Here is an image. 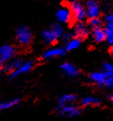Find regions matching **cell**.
<instances>
[{"mask_svg":"<svg viewBox=\"0 0 113 121\" xmlns=\"http://www.w3.org/2000/svg\"><path fill=\"white\" fill-rule=\"evenodd\" d=\"M69 9L73 14V17L74 20L78 21H82L86 19L87 11L85 7L78 1H73L69 4Z\"/></svg>","mask_w":113,"mask_h":121,"instance_id":"cell-1","label":"cell"},{"mask_svg":"<svg viewBox=\"0 0 113 121\" xmlns=\"http://www.w3.org/2000/svg\"><path fill=\"white\" fill-rule=\"evenodd\" d=\"M16 37L18 42L22 45H27L32 41V33L26 26H21L17 29Z\"/></svg>","mask_w":113,"mask_h":121,"instance_id":"cell-2","label":"cell"},{"mask_svg":"<svg viewBox=\"0 0 113 121\" xmlns=\"http://www.w3.org/2000/svg\"><path fill=\"white\" fill-rule=\"evenodd\" d=\"M57 110H58V113L61 116H65L67 118H73V117L79 116L81 113V110L80 108L76 107L73 104L62 108H58Z\"/></svg>","mask_w":113,"mask_h":121,"instance_id":"cell-3","label":"cell"},{"mask_svg":"<svg viewBox=\"0 0 113 121\" xmlns=\"http://www.w3.org/2000/svg\"><path fill=\"white\" fill-rule=\"evenodd\" d=\"M16 50L12 45H3L0 48V58L3 61H9L14 57Z\"/></svg>","mask_w":113,"mask_h":121,"instance_id":"cell-4","label":"cell"},{"mask_svg":"<svg viewBox=\"0 0 113 121\" xmlns=\"http://www.w3.org/2000/svg\"><path fill=\"white\" fill-rule=\"evenodd\" d=\"M86 7H87V15L90 17V19L92 18H97L100 14V8L99 5L97 4V3L95 0H87L86 3Z\"/></svg>","mask_w":113,"mask_h":121,"instance_id":"cell-5","label":"cell"},{"mask_svg":"<svg viewBox=\"0 0 113 121\" xmlns=\"http://www.w3.org/2000/svg\"><path fill=\"white\" fill-rule=\"evenodd\" d=\"M56 15L57 20L59 22H63V23H68L73 19V14L71 13L70 9L67 7H64V8L59 9L56 12Z\"/></svg>","mask_w":113,"mask_h":121,"instance_id":"cell-6","label":"cell"},{"mask_svg":"<svg viewBox=\"0 0 113 121\" xmlns=\"http://www.w3.org/2000/svg\"><path fill=\"white\" fill-rule=\"evenodd\" d=\"M76 100V95L73 94H65L61 95L58 99H57V109L58 108H62L65 106H68V105H72L73 102Z\"/></svg>","mask_w":113,"mask_h":121,"instance_id":"cell-7","label":"cell"},{"mask_svg":"<svg viewBox=\"0 0 113 121\" xmlns=\"http://www.w3.org/2000/svg\"><path fill=\"white\" fill-rule=\"evenodd\" d=\"M34 66V62L33 61H27V62H24L22 65L20 66L19 69H17L15 72H13V73H11V78L14 79V78L20 76L21 74L26 73L27 72H29Z\"/></svg>","mask_w":113,"mask_h":121,"instance_id":"cell-8","label":"cell"},{"mask_svg":"<svg viewBox=\"0 0 113 121\" xmlns=\"http://www.w3.org/2000/svg\"><path fill=\"white\" fill-rule=\"evenodd\" d=\"M65 50L63 48H52V49H50L47 51H45L43 55V57L44 59H49L51 57L63 56L65 55Z\"/></svg>","mask_w":113,"mask_h":121,"instance_id":"cell-9","label":"cell"},{"mask_svg":"<svg viewBox=\"0 0 113 121\" xmlns=\"http://www.w3.org/2000/svg\"><path fill=\"white\" fill-rule=\"evenodd\" d=\"M61 69L63 70L65 73L71 77H76L79 75V70L77 69L75 65H73V64H70V63H64L61 65Z\"/></svg>","mask_w":113,"mask_h":121,"instance_id":"cell-10","label":"cell"},{"mask_svg":"<svg viewBox=\"0 0 113 121\" xmlns=\"http://www.w3.org/2000/svg\"><path fill=\"white\" fill-rule=\"evenodd\" d=\"M42 37L43 41L47 43H54L59 36L52 29H49V30L43 31L42 34Z\"/></svg>","mask_w":113,"mask_h":121,"instance_id":"cell-11","label":"cell"},{"mask_svg":"<svg viewBox=\"0 0 113 121\" xmlns=\"http://www.w3.org/2000/svg\"><path fill=\"white\" fill-rule=\"evenodd\" d=\"M89 78L90 80L95 83H96L98 85H103L107 76L103 73V72H94L92 73H90Z\"/></svg>","mask_w":113,"mask_h":121,"instance_id":"cell-12","label":"cell"},{"mask_svg":"<svg viewBox=\"0 0 113 121\" xmlns=\"http://www.w3.org/2000/svg\"><path fill=\"white\" fill-rule=\"evenodd\" d=\"M74 33L76 35L77 38H85L88 35V29L83 23H79L75 26Z\"/></svg>","mask_w":113,"mask_h":121,"instance_id":"cell-13","label":"cell"},{"mask_svg":"<svg viewBox=\"0 0 113 121\" xmlns=\"http://www.w3.org/2000/svg\"><path fill=\"white\" fill-rule=\"evenodd\" d=\"M24 62L21 59H15V60L10 62L9 64H7L5 66H4V70L6 71L7 73H13V72L19 69V68L22 65Z\"/></svg>","mask_w":113,"mask_h":121,"instance_id":"cell-14","label":"cell"},{"mask_svg":"<svg viewBox=\"0 0 113 121\" xmlns=\"http://www.w3.org/2000/svg\"><path fill=\"white\" fill-rule=\"evenodd\" d=\"M20 103V99L18 98H14L12 100H7V101H3L0 103V111H5V110H9L11 108L15 107Z\"/></svg>","mask_w":113,"mask_h":121,"instance_id":"cell-15","label":"cell"},{"mask_svg":"<svg viewBox=\"0 0 113 121\" xmlns=\"http://www.w3.org/2000/svg\"><path fill=\"white\" fill-rule=\"evenodd\" d=\"M101 102L98 98L94 97V96H85L81 100V104L83 106H98L100 105Z\"/></svg>","mask_w":113,"mask_h":121,"instance_id":"cell-16","label":"cell"},{"mask_svg":"<svg viewBox=\"0 0 113 121\" xmlns=\"http://www.w3.org/2000/svg\"><path fill=\"white\" fill-rule=\"evenodd\" d=\"M92 35H93L95 41L97 43H101L106 39V32H105V30L102 29L101 27L93 29V34Z\"/></svg>","mask_w":113,"mask_h":121,"instance_id":"cell-17","label":"cell"},{"mask_svg":"<svg viewBox=\"0 0 113 121\" xmlns=\"http://www.w3.org/2000/svg\"><path fill=\"white\" fill-rule=\"evenodd\" d=\"M80 38H72L68 43H67L66 45V50L67 51H73L80 45Z\"/></svg>","mask_w":113,"mask_h":121,"instance_id":"cell-18","label":"cell"},{"mask_svg":"<svg viewBox=\"0 0 113 121\" xmlns=\"http://www.w3.org/2000/svg\"><path fill=\"white\" fill-rule=\"evenodd\" d=\"M103 73L107 77H113V65L110 63H104L103 65Z\"/></svg>","mask_w":113,"mask_h":121,"instance_id":"cell-19","label":"cell"},{"mask_svg":"<svg viewBox=\"0 0 113 121\" xmlns=\"http://www.w3.org/2000/svg\"><path fill=\"white\" fill-rule=\"evenodd\" d=\"M88 24L89 26L93 29H96V28H99L101 27V20L98 19V18H92L88 20Z\"/></svg>","mask_w":113,"mask_h":121,"instance_id":"cell-20","label":"cell"},{"mask_svg":"<svg viewBox=\"0 0 113 121\" xmlns=\"http://www.w3.org/2000/svg\"><path fill=\"white\" fill-rule=\"evenodd\" d=\"M52 30L56 33L58 36H61L62 35H63V33H64V28H63V27L60 25V24H58V23H56V24H54L53 25V27H52V28H51Z\"/></svg>","mask_w":113,"mask_h":121,"instance_id":"cell-21","label":"cell"},{"mask_svg":"<svg viewBox=\"0 0 113 121\" xmlns=\"http://www.w3.org/2000/svg\"><path fill=\"white\" fill-rule=\"evenodd\" d=\"M104 86L107 87H113V77H107L105 81H104Z\"/></svg>","mask_w":113,"mask_h":121,"instance_id":"cell-22","label":"cell"},{"mask_svg":"<svg viewBox=\"0 0 113 121\" xmlns=\"http://www.w3.org/2000/svg\"><path fill=\"white\" fill-rule=\"evenodd\" d=\"M105 32H106V31H105ZM106 39H107V41L109 42V43L113 45V33L106 32Z\"/></svg>","mask_w":113,"mask_h":121,"instance_id":"cell-23","label":"cell"},{"mask_svg":"<svg viewBox=\"0 0 113 121\" xmlns=\"http://www.w3.org/2000/svg\"><path fill=\"white\" fill-rule=\"evenodd\" d=\"M105 31H106V32H109V33H113V22L107 23Z\"/></svg>","mask_w":113,"mask_h":121,"instance_id":"cell-24","label":"cell"},{"mask_svg":"<svg viewBox=\"0 0 113 121\" xmlns=\"http://www.w3.org/2000/svg\"><path fill=\"white\" fill-rule=\"evenodd\" d=\"M106 21L107 23H110V22H113V13H110L106 17Z\"/></svg>","mask_w":113,"mask_h":121,"instance_id":"cell-25","label":"cell"},{"mask_svg":"<svg viewBox=\"0 0 113 121\" xmlns=\"http://www.w3.org/2000/svg\"><path fill=\"white\" fill-rule=\"evenodd\" d=\"M64 37H65V40L68 41V42H69V41H70L71 39H72V35H71L70 33H67V34H65Z\"/></svg>","mask_w":113,"mask_h":121,"instance_id":"cell-26","label":"cell"},{"mask_svg":"<svg viewBox=\"0 0 113 121\" xmlns=\"http://www.w3.org/2000/svg\"><path fill=\"white\" fill-rule=\"evenodd\" d=\"M3 69H4V61L0 58V73L3 71Z\"/></svg>","mask_w":113,"mask_h":121,"instance_id":"cell-27","label":"cell"},{"mask_svg":"<svg viewBox=\"0 0 113 121\" xmlns=\"http://www.w3.org/2000/svg\"><path fill=\"white\" fill-rule=\"evenodd\" d=\"M109 98H110V101L113 102V93H112V94H110V97H109Z\"/></svg>","mask_w":113,"mask_h":121,"instance_id":"cell-28","label":"cell"},{"mask_svg":"<svg viewBox=\"0 0 113 121\" xmlns=\"http://www.w3.org/2000/svg\"><path fill=\"white\" fill-rule=\"evenodd\" d=\"M110 54H111V55L113 56V47L110 50Z\"/></svg>","mask_w":113,"mask_h":121,"instance_id":"cell-29","label":"cell"}]
</instances>
